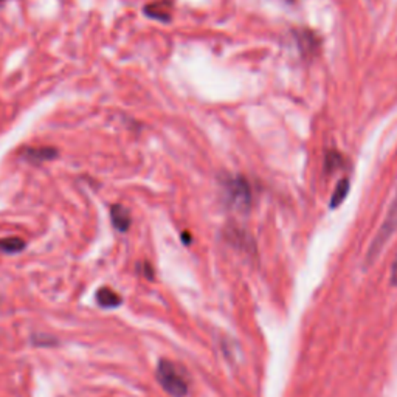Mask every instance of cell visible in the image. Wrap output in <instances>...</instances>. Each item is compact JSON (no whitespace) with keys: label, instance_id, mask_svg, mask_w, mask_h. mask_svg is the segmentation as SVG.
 Returning <instances> with one entry per match:
<instances>
[{"label":"cell","instance_id":"1","mask_svg":"<svg viewBox=\"0 0 397 397\" xmlns=\"http://www.w3.org/2000/svg\"><path fill=\"white\" fill-rule=\"evenodd\" d=\"M157 380L162 388L173 397H185L188 394V382L177 365L169 360H160L157 366Z\"/></svg>","mask_w":397,"mask_h":397},{"label":"cell","instance_id":"2","mask_svg":"<svg viewBox=\"0 0 397 397\" xmlns=\"http://www.w3.org/2000/svg\"><path fill=\"white\" fill-rule=\"evenodd\" d=\"M224 194L231 208L247 213L252 208V188L248 182L241 175H231L224 180Z\"/></svg>","mask_w":397,"mask_h":397},{"label":"cell","instance_id":"3","mask_svg":"<svg viewBox=\"0 0 397 397\" xmlns=\"http://www.w3.org/2000/svg\"><path fill=\"white\" fill-rule=\"evenodd\" d=\"M396 231H397V193L394 195L393 204L389 206L387 217H385V221L380 225V228H378L376 237L371 242L368 253H366V262H368V264H372V262L377 259V256L382 253V250L387 246L389 237L393 236Z\"/></svg>","mask_w":397,"mask_h":397},{"label":"cell","instance_id":"4","mask_svg":"<svg viewBox=\"0 0 397 397\" xmlns=\"http://www.w3.org/2000/svg\"><path fill=\"white\" fill-rule=\"evenodd\" d=\"M224 237L225 241L236 250H241V252L250 255L255 253L256 247L252 236H250L244 228L237 227V225H228V227L224 230Z\"/></svg>","mask_w":397,"mask_h":397},{"label":"cell","instance_id":"5","mask_svg":"<svg viewBox=\"0 0 397 397\" xmlns=\"http://www.w3.org/2000/svg\"><path fill=\"white\" fill-rule=\"evenodd\" d=\"M295 36L298 48H300L303 58H314L320 47V41L316 38V34L314 32H310V30H300Z\"/></svg>","mask_w":397,"mask_h":397},{"label":"cell","instance_id":"6","mask_svg":"<svg viewBox=\"0 0 397 397\" xmlns=\"http://www.w3.org/2000/svg\"><path fill=\"white\" fill-rule=\"evenodd\" d=\"M171 11H173L171 2H168V0H160V2L146 5L144 14L151 17V19L168 22L171 19Z\"/></svg>","mask_w":397,"mask_h":397},{"label":"cell","instance_id":"7","mask_svg":"<svg viewBox=\"0 0 397 397\" xmlns=\"http://www.w3.org/2000/svg\"><path fill=\"white\" fill-rule=\"evenodd\" d=\"M96 301L101 308H105V309H115L121 306V303H123L118 293L114 292L112 289H109V287H103V289L96 292Z\"/></svg>","mask_w":397,"mask_h":397},{"label":"cell","instance_id":"8","mask_svg":"<svg viewBox=\"0 0 397 397\" xmlns=\"http://www.w3.org/2000/svg\"><path fill=\"white\" fill-rule=\"evenodd\" d=\"M111 217L114 227L118 231H127L131 227V215L123 205H114L111 208Z\"/></svg>","mask_w":397,"mask_h":397},{"label":"cell","instance_id":"9","mask_svg":"<svg viewBox=\"0 0 397 397\" xmlns=\"http://www.w3.org/2000/svg\"><path fill=\"white\" fill-rule=\"evenodd\" d=\"M23 157L33 163H41L45 160H52V158L56 157V151H54L53 148H33V149H27Z\"/></svg>","mask_w":397,"mask_h":397},{"label":"cell","instance_id":"10","mask_svg":"<svg viewBox=\"0 0 397 397\" xmlns=\"http://www.w3.org/2000/svg\"><path fill=\"white\" fill-rule=\"evenodd\" d=\"M347 193H350V180L343 179L339 182L337 188H335V191L332 193V197H331V208H337L339 205H341V202L346 199Z\"/></svg>","mask_w":397,"mask_h":397},{"label":"cell","instance_id":"11","mask_svg":"<svg viewBox=\"0 0 397 397\" xmlns=\"http://www.w3.org/2000/svg\"><path fill=\"white\" fill-rule=\"evenodd\" d=\"M25 248V241L21 237H7V239H0V250L5 253H19Z\"/></svg>","mask_w":397,"mask_h":397},{"label":"cell","instance_id":"12","mask_svg":"<svg viewBox=\"0 0 397 397\" xmlns=\"http://www.w3.org/2000/svg\"><path fill=\"white\" fill-rule=\"evenodd\" d=\"M341 164H343V157H341L339 152H328L325 158V168L329 174L340 169Z\"/></svg>","mask_w":397,"mask_h":397},{"label":"cell","instance_id":"13","mask_svg":"<svg viewBox=\"0 0 397 397\" xmlns=\"http://www.w3.org/2000/svg\"><path fill=\"white\" fill-rule=\"evenodd\" d=\"M389 281H391V284H393L394 287H397V255H396V258L393 261V266H391Z\"/></svg>","mask_w":397,"mask_h":397},{"label":"cell","instance_id":"14","mask_svg":"<svg viewBox=\"0 0 397 397\" xmlns=\"http://www.w3.org/2000/svg\"><path fill=\"white\" fill-rule=\"evenodd\" d=\"M0 2H2V0H0Z\"/></svg>","mask_w":397,"mask_h":397}]
</instances>
